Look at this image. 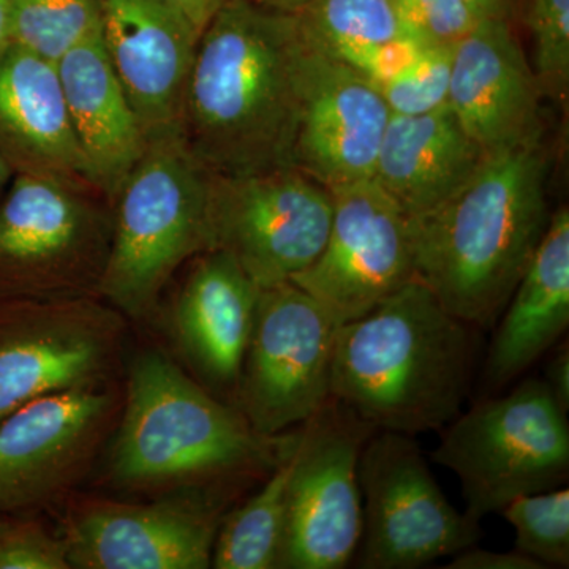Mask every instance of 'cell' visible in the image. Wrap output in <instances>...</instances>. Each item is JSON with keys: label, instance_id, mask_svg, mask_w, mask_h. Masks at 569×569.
<instances>
[{"label": "cell", "instance_id": "1", "mask_svg": "<svg viewBox=\"0 0 569 569\" xmlns=\"http://www.w3.org/2000/svg\"><path fill=\"white\" fill-rule=\"evenodd\" d=\"M296 13L258 0H222L201 32L181 111V134L212 176L295 168L299 93Z\"/></svg>", "mask_w": 569, "mask_h": 569}, {"label": "cell", "instance_id": "2", "mask_svg": "<svg viewBox=\"0 0 569 569\" xmlns=\"http://www.w3.org/2000/svg\"><path fill=\"white\" fill-rule=\"evenodd\" d=\"M541 141L489 153L443 203L408 217L415 279L459 320L492 328L548 230Z\"/></svg>", "mask_w": 569, "mask_h": 569}, {"label": "cell", "instance_id": "3", "mask_svg": "<svg viewBox=\"0 0 569 569\" xmlns=\"http://www.w3.org/2000/svg\"><path fill=\"white\" fill-rule=\"evenodd\" d=\"M471 328L410 280L337 328L332 399L376 430L417 436L445 429L470 391Z\"/></svg>", "mask_w": 569, "mask_h": 569}, {"label": "cell", "instance_id": "4", "mask_svg": "<svg viewBox=\"0 0 569 569\" xmlns=\"http://www.w3.org/2000/svg\"><path fill=\"white\" fill-rule=\"evenodd\" d=\"M299 436H260L238 408L213 399L164 356L146 353L130 373L112 477L149 486L277 466Z\"/></svg>", "mask_w": 569, "mask_h": 569}, {"label": "cell", "instance_id": "5", "mask_svg": "<svg viewBox=\"0 0 569 569\" xmlns=\"http://www.w3.org/2000/svg\"><path fill=\"white\" fill-rule=\"evenodd\" d=\"M208 250L209 173L181 130L152 138L112 201L110 252L99 291L130 316H142L179 266Z\"/></svg>", "mask_w": 569, "mask_h": 569}, {"label": "cell", "instance_id": "6", "mask_svg": "<svg viewBox=\"0 0 569 569\" xmlns=\"http://www.w3.org/2000/svg\"><path fill=\"white\" fill-rule=\"evenodd\" d=\"M545 380L529 378L485 399L447 426L433 462L459 478L466 512L481 520L509 501L561 488L569 471V426Z\"/></svg>", "mask_w": 569, "mask_h": 569}, {"label": "cell", "instance_id": "7", "mask_svg": "<svg viewBox=\"0 0 569 569\" xmlns=\"http://www.w3.org/2000/svg\"><path fill=\"white\" fill-rule=\"evenodd\" d=\"M112 203L88 183L14 174L0 198V296L37 301L99 290Z\"/></svg>", "mask_w": 569, "mask_h": 569}, {"label": "cell", "instance_id": "8", "mask_svg": "<svg viewBox=\"0 0 569 569\" xmlns=\"http://www.w3.org/2000/svg\"><path fill=\"white\" fill-rule=\"evenodd\" d=\"M358 481L362 531L356 568H421L482 537L479 520L441 492L413 436L376 430L362 448Z\"/></svg>", "mask_w": 569, "mask_h": 569}, {"label": "cell", "instance_id": "9", "mask_svg": "<svg viewBox=\"0 0 569 569\" xmlns=\"http://www.w3.org/2000/svg\"><path fill=\"white\" fill-rule=\"evenodd\" d=\"M337 328L293 282L260 291L236 388L238 410L260 436L305 425L331 399Z\"/></svg>", "mask_w": 569, "mask_h": 569}, {"label": "cell", "instance_id": "10", "mask_svg": "<svg viewBox=\"0 0 569 569\" xmlns=\"http://www.w3.org/2000/svg\"><path fill=\"white\" fill-rule=\"evenodd\" d=\"M331 219V192L298 168L209 174L211 250L230 254L260 290L309 268L323 250Z\"/></svg>", "mask_w": 569, "mask_h": 569}, {"label": "cell", "instance_id": "11", "mask_svg": "<svg viewBox=\"0 0 569 569\" xmlns=\"http://www.w3.org/2000/svg\"><path fill=\"white\" fill-rule=\"evenodd\" d=\"M373 432L332 397L305 422L288 479L280 568L353 563L362 531L359 459Z\"/></svg>", "mask_w": 569, "mask_h": 569}, {"label": "cell", "instance_id": "12", "mask_svg": "<svg viewBox=\"0 0 569 569\" xmlns=\"http://www.w3.org/2000/svg\"><path fill=\"white\" fill-rule=\"evenodd\" d=\"M329 192L332 219L323 250L290 282L340 326L413 280L415 271L407 213L373 179Z\"/></svg>", "mask_w": 569, "mask_h": 569}, {"label": "cell", "instance_id": "13", "mask_svg": "<svg viewBox=\"0 0 569 569\" xmlns=\"http://www.w3.org/2000/svg\"><path fill=\"white\" fill-rule=\"evenodd\" d=\"M299 29V22H298ZM295 168L326 189L372 179L391 111L376 86L299 29Z\"/></svg>", "mask_w": 569, "mask_h": 569}, {"label": "cell", "instance_id": "14", "mask_svg": "<svg viewBox=\"0 0 569 569\" xmlns=\"http://www.w3.org/2000/svg\"><path fill=\"white\" fill-rule=\"evenodd\" d=\"M99 36L146 138L181 130L201 32L168 0H99Z\"/></svg>", "mask_w": 569, "mask_h": 569}, {"label": "cell", "instance_id": "15", "mask_svg": "<svg viewBox=\"0 0 569 569\" xmlns=\"http://www.w3.org/2000/svg\"><path fill=\"white\" fill-rule=\"evenodd\" d=\"M220 523L217 509L192 500L93 505L63 541L71 568L204 569Z\"/></svg>", "mask_w": 569, "mask_h": 569}, {"label": "cell", "instance_id": "16", "mask_svg": "<svg viewBox=\"0 0 569 569\" xmlns=\"http://www.w3.org/2000/svg\"><path fill=\"white\" fill-rule=\"evenodd\" d=\"M541 88L507 20L478 22L452 48L448 107L486 153L539 141Z\"/></svg>", "mask_w": 569, "mask_h": 569}, {"label": "cell", "instance_id": "17", "mask_svg": "<svg viewBox=\"0 0 569 569\" xmlns=\"http://www.w3.org/2000/svg\"><path fill=\"white\" fill-rule=\"evenodd\" d=\"M110 397L89 387L39 397L0 421V512L61 489L91 455Z\"/></svg>", "mask_w": 569, "mask_h": 569}, {"label": "cell", "instance_id": "18", "mask_svg": "<svg viewBox=\"0 0 569 569\" xmlns=\"http://www.w3.org/2000/svg\"><path fill=\"white\" fill-rule=\"evenodd\" d=\"M0 153L14 174L93 186L56 62L13 41L0 50Z\"/></svg>", "mask_w": 569, "mask_h": 569}, {"label": "cell", "instance_id": "19", "mask_svg": "<svg viewBox=\"0 0 569 569\" xmlns=\"http://www.w3.org/2000/svg\"><path fill=\"white\" fill-rule=\"evenodd\" d=\"M91 317L80 299H56L0 332V421L39 397L88 387L104 361V336Z\"/></svg>", "mask_w": 569, "mask_h": 569}, {"label": "cell", "instance_id": "20", "mask_svg": "<svg viewBox=\"0 0 569 569\" xmlns=\"http://www.w3.org/2000/svg\"><path fill=\"white\" fill-rule=\"evenodd\" d=\"M74 137L93 186L114 201L144 156L148 138L99 31L56 61Z\"/></svg>", "mask_w": 569, "mask_h": 569}, {"label": "cell", "instance_id": "21", "mask_svg": "<svg viewBox=\"0 0 569 569\" xmlns=\"http://www.w3.org/2000/svg\"><path fill=\"white\" fill-rule=\"evenodd\" d=\"M496 325L482 370L488 391L516 380L568 329V208L550 216L548 230Z\"/></svg>", "mask_w": 569, "mask_h": 569}, {"label": "cell", "instance_id": "22", "mask_svg": "<svg viewBox=\"0 0 569 569\" xmlns=\"http://www.w3.org/2000/svg\"><path fill=\"white\" fill-rule=\"evenodd\" d=\"M449 107L426 114H391L372 179L407 217L443 203L486 159Z\"/></svg>", "mask_w": 569, "mask_h": 569}, {"label": "cell", "instance_id": "23", "mask_svg": "<svg viewBox=\"0 0 569 569\" xmlns=\"http://www.w3.org/2000/svg\"><path fill=\"white\" fill-rule=\"evenodd\" d=\"M260 291L241 266L220 250L198 254L187 276L176 326L183 350L217 387L238 388Z\"/></svg>", "mask_w": 569, "mask_h": 569}, {"label": "cell", "instance_id": "24", "mask_svg": "<svg viewBox=\"0 0 569 569\" xmlns=\"http://www.w3.org/2000/svg\"><path fill=\"white\" fill-rule=\"evenodd\" d=\"M293 452L274 468L271 478L257 496L220 523L211 567L280 568L287 518V486L293 467Z\"/></svg>", "mask_w": 569, "mask_h": 569}, {"label": "cell", "instance_id": "25", "mask_svg": "<svg viewBox=\"0 0 569 569\" xmlns=\"http://www.w3.org/2000/svg\"><path fill=\"white\" fill-rule=\"evenodd\" d=\"M296 17L307 39L343 62L392 41L410 39L395 0H310Z\"/></svg>", "mask_w": 569, "mask_h": 569}, {"label": "cell", "instance_id": "26", "mask_svg": "<svg viewBox=\"0 0 569 569\" xmlns=\"http://www.w3.org/2000/svg\"><path fill=\"white\" fill-rule=\"evenodd\" d=\"M13 43L58 61L99 31V0H9Z\"/></svg>", "mask_w": 569, "mask_h": 569}, {"label": "cell", "instance_id": "27", "mask_svg": "<svg viewBox=\"0 0 569 569\" xmlns=\"http://www.w3.org/2000/svg\"><path fill=\"white\" fill-rule=\"evenodd\" d=\"M500 515L516 531V550L545 568L569 567L568 489L518 497Z\"/></svg>", "mask_w": 569, "mask_h": 569}, {"label": "cell", "instance_id": "28", "mask_svg": "<svg viewBox=\"0 0 569 569\" xmlns=\"http://www.w3.org/2000/svg\"><path fill=\"white\" fill-rule=\"evenodd\" d=\"M452 48H422L417 59L377 86L391 114L417 116L448 104Z\"/></svg>", "mask_w": 569, "mask_h": 569}, {"label": "cell", "instance_id": "29", "mask_svg": "<svg viewBox=\"0 0 569 569\" xmlns=\"http://www.w3.org/2000/svg\"><path fill=\"white\" fill-rule=\"evenodd\" d=\"M527 26L539 88L561 100L569 84V0H531Z\"/></svg>", "mask_w": 569, "mask_h": 569}, {"label": "cell", "instance_id": "30", "mask_svg": "<svg viewBox=\"0 0 569 569\" xmlns=\"http://www.w3.org/2000/svg\"><path fill=\"white\" fill-rule=\"evenodd\" d=\"M395 6L407 36L422 47L455 48L481 21L466 0H395Z\"/></svg>", "mask_w": 569, "mask_h": 569}, {"label": "cell", "instance_id": "31", "mask_svg": "<svg viewBox=\"0 0 569 569\" xmlns=\"http://www.w3.org/2000/svg\"><path fill=\"white\" fill-rule=\"evenodd\" d=\"M63 539L29 522H0V569H69Z\"/></svg>", "mask_w": 569, "mask_h": 569}, {"label": "cell", "instance_id": "32", "mask_svg": "<svg viewBox=\"0 0 569 569\" xmlns=\"http://www.w3.org/2000/svg\"><path fill=\"white\" fill-rule=\"evenodd\" d=\"M448 569H545L539 561L523 556L519 550L511 552H493L475 548L462 549L455 553V559L447 565Z\"/></svg>", "mask_w": 569, "mask_h": 569}, {"label": "cell", "instance_id": "33", "mask_svg": "<svg viewBox=\"0 0 569 569\" xmlns=\"http://www.w3.org/2000/svg\"><path fill=\"white\" fill-rule=\"evenodd\" d=\"M545 383L565 413L569 411V347L568 342L552 355L545 370Z\"/></svg>", "mask_w": 569, "mask_h": 569}, {"label": "cell", "instance_id": "34", "mask_svg": "<svg viewBox=\"0 0 569 569\" xmlns=\"http://www.w3.org/2000/svg\"><path fill=\"white\" fill-rule=\"evenodd\" d=\"M193 22L198 31L203 32L206 24L211 20L213 11L219 9L222 0H168Z\"/></svg>", "mask_w": 569, "mask_h": 569}, {"label": "cell", "instance_id": "35", "mask_svg": "<svg viewBox=\"0 0 569 569\" xmlns=\"http://www.w3.org/2000/svg\"><path fill=\"white\" fill-rule=\"evenodd\" d=\"M466 2L477 13L479 20H488V18L507 20L512 0H466Z\"/></svg>", "mask_w": 569, "mask_h": 569}, {"label": "cell", "instance_id": "36", "mask_svg": "<svg viewBox=\"0 0 569 569\" xmlns=\"http://www.w3.org/2000/svg\"><path fill=\"white\" fill-rule=\"evenodd\" d=\"M11 41L9 0H0V50Z\"/></svg>", "mask_w": 569, "mask_h": 569}, {"label": "cell", "instance_id": "37", "mask_svg": "<svg viewBox=\"0 0 569 569\" xmlns=\"http://www.w3.org/2000/svg\"><path fill=\"white\" fill-rule=\"evenodd\" d=\"M258 2L263 3V6L269 7V9H276L280 11H288V13H296L306 7L310 0H258Z\"/></svg>", "mask_w": 569, "mask_h": 569}, {"label": "cell", "instance_id": "38", "mask_svg": "<svg viewBox=\"0 0 569 569\" xmlns=\"http://www.w3.org/2000/svg\"><path fill=\"white\" fill-rule=\"evenodd\" d=\"M13 170L7 160L3 159L2 153H0V198L6 193L7 187L10 186L11 179H13Z\"/></svg>", "mask_w": 569, "mask_h": 569}]
</instances>
